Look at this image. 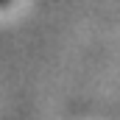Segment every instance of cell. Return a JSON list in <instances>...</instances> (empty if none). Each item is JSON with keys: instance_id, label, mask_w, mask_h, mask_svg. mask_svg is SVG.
Wrapping results in <instances>:
<instances>
[{"instance_id": "1", "label": "cell", "mask_w": 120, "mask_h": 120, "mask_svg": "<svg viewBox=\"0 0 120 120\" xmlns=\"http://www.w3.org/2000/svg\"><path fill=\"white\" fill-rule=\"evenodd\" d=\"M3 3H6V0H0V6H3Z\"/></svg>"}]
</instances>
